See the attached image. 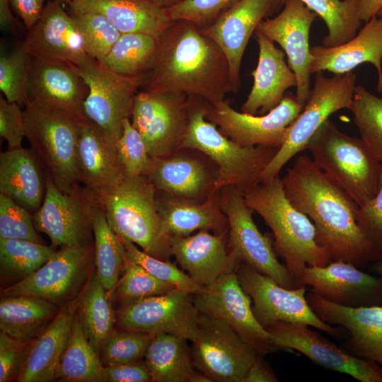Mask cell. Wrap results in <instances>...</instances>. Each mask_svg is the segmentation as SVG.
Returning <instances> with one entry per match:
<instances>
[{
  "instance_id": "obj_15",
  "label": "cell",
  "mask_w": 382,
  "mask_h": 382,
  "mask_svg": "<svg viewBox=\"0 0 382 382\" xmlns=\"http://www.w3.org/2000/svg\"><path fill=\"white\" fill-rule=\"evenodd\" d=\"M95 203L94 196L84 186L71 192H63L46 172L45 195L40 208L33 214L35 226L50 238L54 247L92 245Z\"/></svg>"
},
{
  "instance_id": "obj_34",
  "label": "cell",
  "mask_w": 382,
  "mask_h": 382,
  "mask_svg": "<svg viewBox=\"0 0 382 382\" xmlns=\"http://www.w3.org/2000/svg\"><path fill=\"white\" fill-rule=\"evenodd\" d=\"M68 10H88L105 15L122 33H142L158 38L173 23L168 8L144 0H74Z\"/></svg>"
},
{
  "instance_id": "obj_39",
  "label": "cell",
  "mask_w": 382,
  "mask_h": 382,
  "mask_svg": "<svg viewBox=\"0 0 382 382\" xmlns=\"http://www.w3.org/2000/svg\"><path fill=\"white\" fill-rule=\"evenodd\" d=\"M103 367L99 355L85 335L76 309L69 340L56 374V380L69 382H103Z\"/></svg>"
},
{
  "instance_id": "obj_49",
  "label": "cell",
  "mask_w": 382,
  "mask_h": 382,
  "mask_svg": "<svg viewBox=\"0 0 382 382\" xmlns=\"http://www.w3.org/2000/svg\"><path fill=\"white\" fill-rule=\"evenodd\" d=\"M119 156L126 176L148 175L153 166V158L146 144L129 118L123 122L121 137L117 142Z\"/></svg>"
},
{
  "instance_id": "obj_53",
  "label": "cell",
  "mask_w": 382,
  "mask_h": 382,
  "mask_svg": "<svg viewBox=\"0 0 382 382\" xmlns=\"http://www.w3.org/2000/svg\"><path fill=\"white\" fill-rule=\"evenodd\" d=\"M0 135L7 142L8 149L23 147L25 137L24 112L21 106L6 98H0Z\"/></svg>"
},
{
  "instance_id": "obj_50",
  "label": "cell",
  "mask_w": 382,
  "mask_h": 382,
  "mask_svg": "<svg viewBox=\"0 0 382 382\" xmlns=\"http://www.w3.org/2000/svg\"><path fill=\"white\" fill-rule=\"evenodd\" d=\"M0 238L43 243L35 226L33 214L0 193Z\"/></svg>"
},
{
  "instance_id": "obj_57",
  "label": "cell",
  "mask_w": 382,
  "mask_h": 382,
  "mask_svg": "<svg viewBox=\"0 0 382 382\" xmlns=\"http://www.w3.org/2000/svg\"><path fill=\"white\" fill-rule=\"evenodd\" d=\"M257 354L249 367L243 382H277L279 380L270 364Z\"/></svg>"
},
{
  "instance_id": "obj_3",
  "label": "cell",
  "mask_w": 382,
  "mask_h": 382,
  "mask_svg": "<svg viewBox=\"0 0 382 382\" xmlns=\"http://www.w3.org/2000/svg\"><path fill=\"white\" fill-rule=\"evenodd\" d=\"M243 195L248 207L272 230L275 250L295 279L307 266H325L331 262L328 252L317 243L313 222L286 197L282 178L260 180Z\"/></svg>"
},
{
  "instance_id": "obj_64",
  "label": "cell",
  "mask_w": 382,
  "mask_h": 382,
  "mask_svg": "<svg viewBox=\"0 0 382 382\" xmlns=\"http://www.w3.org/2000/svg\"><path fill=\"white\" fill-rule=\"evenodd\" d=\"M381 66H382V62H381Z\"/></svg>"
},
{
  "instance_id": "obj_45",
  "label": "cell",
  "mask_w": 382,
  "mask_h": 382,
  "mask_svg": "<svg viewBox=\"0 0 382 382\" xmlns=\"http://www.w3.org/2000/svg\"><path fill=\"white\" fill-rule=\"evenodd\" d=\"M32 57L21 44L0 57V90L9 102L21 107L28 100V81Z\"/></svg>"
},
{
  "instance_id": "obj_62",
  "label": "cell",
  "mask_w": 382,
  "mask_h": 382,
  "mask_svg": "<svg viewBox=\"0 0 382 382\" xmlns=\"http://www.w3.org/2000/svg\"><path fill=\"white\" fill-rule=\"evenodd\" d=\"M54 1H56L59 3H60L61 4H66V5H69L74 0H54Z\"/></svg>"
},
{
  "instance_id": "obj_54",
  "label": "cell",
  "mask_w": 382,
  "mask_h": 382,
  "mask_svg": "<svg viewBox=\"0 0 382 382\" xmlns=\"http://www.w3.org/2000/svg\"><path fill=\"white\" fill-rule=\"evenodd\" d=\"M357 221L364 234L382 258V173L377 195L363 206L359 207Z\"/></svg>"
},
{
  "instance_id": "obj_13",
  "label": "cell",
  "mask_w": 382,
  "mask_h": 382,
  "mask_svg": "<svg viewBox=\"0 0 382 382\" xmlns=\"http://www.w3.org/2000/svg\"><path fill=\"white\" fill-rule=\"evenodd\" d=\"M236 274L241 286L253 301L254 315L263 328L283 321L304 324L331 336L341 335L340 329L322 320L311 309L305 285L286 289L243 262Z\"/></svg>"
},
{
  "instance_id": "obj_55",
  "label": "cell",
  "mask_w": 382,
  "mask_h": 382,
  "mask_svg": "<svg viewBox=\"0 0 382 382\" xmlns=\"http://www.w3.org/2000/svg\"><path fill=\"white\" fill-rule=\"evenodd\" d=\"M151 382L147 366L141 360L106 366L103 382Z\"/></svg>"
},
{
  "instance_id": "obj_25",
  "label": "cell",
  "mask_w": 382,
  "mask_h": 382,
  "mask_svg": "<svg viewBox=\"0 0 382 382\" xmlns=\"http://www.w3.org/2000/svg\"><path fill=\"white\" fill-rule=\"evenodd\" d=\"M309 306L324 322L348 330L345 342L351 354L376 362L382 366V306L351 308L340 306L311 291L306 294Z\"/></svg>"
},
{
  "instance_id": "obj_40",
  "label": "cell",
  "mask_w": 382,
  "mask_h": 382,
  "mask_svg": "<svg viewBox=\"0 0 382 382\" xmlns=\"http://www.w3.org/2000/svg\"><path fill=\"white\" fill-rule=\"evenodd\" d=\"M56 252L52 245L0 238L1 283H5L6 287L23 280L46 263Z\"/></svg>"
},
{
  "instance_id": "obj_16",
  "label": "cell",
  "mask_w": 382,
  "mask_h": 382,
  "mask_svg": "<svg viewBox=\"0 0 382 382\" xmlns=\"http://www.w3.org/2000/svg\"><path fill=\"white\" fill-rule=\"evenodd\" d=\"M303 108L295 95L289 92L277 107L262 115L238 112L224 100L214 104L206 102L205 117L224 136L242 146L280 148L289 127Z\"/></svg>"
},
{
  "instance_id": "obj_27",
  "label": "cell",
  "mask_w": 382,
  "mask_h": 382,
  "mask_svg": "<svg viewBox=\"0 0 382 382\" xmlns=\"http://www.w3.org/2000/svg\"><path fill=\"white\" fill-rule=\"evenodd\" d=\"M226 237L206 230L192 236H171L172 255L192 281L203 287L236 272L241 263L231 251Z\"/></svg>"
},
{
  "instance_id": "obj_44",
  "label": "cell",
  "mask_w": 382,
  "mask_h": 382,
  "mask_svg": "<svg viewBox=\"0 0 382 382\" xmlns=\"http://www.w3.org/2000/svg\"><path fill=\"white\" fill-rule=\"evenodd\" d=\"M83 40L87 54L101 62L122 33L103 14L88 10H69Z\"/></svg>"
},
{
  "instance_id": "obj_9",
  "label": "cell",
  "mask_w": 382,
  "mask_h": 382,
  "mask_svg": "<svg viewBox=\"0 0 382 382\" xmlns=\"http://www.w3.org/2000/svg\"><path fill=\"white\" fill-rule=\"evenodd\" d=\"M76 66L88 88L83 105L85 117L117 144L123 122L132 117L136 96L150 72L121 74L88 54Z\"/></svg>"
},
{
  "instance_id": "obj_17",
  "label": "cell",
  "mask_w": 382,
  "mask_h": 382,
  "mask_svg": "<svg viewBox=\"0 0 382 382\" xmlns=\"http://www.w3.org/2000/svg\"><path fill=\"white\" fill-rule=\"evenodd\" d=\"M95 257L94 244L64 245L34 273L1 289V296H32L57 306L70 303L84 286Z\"/></svg>"
},
{
  "instance_id": "obj_18",
  "label": "cell",
  "mask_w": 382,
  "mask_h": 382,
  "mask_svg": "<svg viewBox=\"0 0 382 382\" xmlns=\"http://www.w3.org/2000/svg\"><path fill=\"white\" fill-rule=\"evenodd\" d=\"M198 311L228 323L258 354L282 350L271 334L257 320L251 299L241 286L236 272L219 277L193 295Z\"/></svg>"
},
{
  "instance_id": "obj_31",
  "label": "cell",
  "mask_w": 382,
  "mask_h": 382,
  "mask_svg": "<svg viewBox=\"0 0 382 382\" xmlns=\"http://www.w3.org/2000/svg\"><path fill=\"white\" fill-rule=\"evenodd\" d=\"M158 212L166 233L171 236H187L195 231L206 230L226 236L228 221L221 207L220 190L204 202L176 198L156 190Z\"/></svg>"
},
{
  "instance_id": "obj_41",
  "label": "cell",
  "mask_w": 382,
  "mask_h": 382,
  "mask_svg": "<svg viewBox=\"0 0 382 382\" xmlns=\"http://www.w3.org/2000/svg\"><path fill=\"white\" fill-rule=\"evenodd\" d=\"M158 38L142 33L122 34L100 62L108 69L125 75L149 73L154 64Z\"/></svg>"
},
{
  "instance_id": "obj_60",
  "label": "cell",
  "mask_w": 382,
  "mask_h": 382,
  "mask_svg": "<svg viewBox=\"0 0 382 382\" xmlns=\"http://www.w3.org/2000/svg\"><path fill=\"white\" fill-rule=\"evenodd\" d=\"M144 1L151 2L154 4H156L158 6H161L165 8H169L175 6V4H177L182 0H144Z\"/></svg>"
},
{
  "instance_id": "obj_12",
  "label": "cell",
  "mask_w": 382,
  "mask_h": 382,
  "mask_svg": "<svg viewBox=\"0 0 382 382\" xmlns=\"http://www.w3.org/2000/svg\"><path fill=\"white\" fill-rule=\"evenodd\" d=\"M220 190L221 207L228 221V245L241 261L286 289L300 286L286 265L277 258L270 239L255 224L243 192L232 187Z\"/></svg>"
},
{
  "instance_id": "obj_7",
  "label": "cell",
  "mask_w": 382,
  "mask_h": 382,
  "mask_svg": "<svg viewBox=\"0 0 382 382\" xmlns=\"http://www.w3.org/2000/svg\"><path fill=\"white\" fill-rule=\"evenodd\" d=\"M23 112L25 137L30 149L57 187L71 192L82 184L78 142L83 117L29 100Z\"/></svg>"
},
{
  "instance_id": "obj_23",
  "label": "cell",
  "mask_w": 382,
  "mask_h": 382,
  "mask_svg": "<svg viewBox=\"0 0 382 382\" xmlns=\"http://www.w3.org/2000/svg\"><path fill=\"white\" fill-rule=\"evenodd\" d=\"M21 44L33 57L78 65L87 55L83 37L62 4L49 0Z\"/></svg>"
},
{
  "instance_id": "obj_42",
  "label": "cell",
  "mask_w": 382,
  "mask_h": 382,
  "mask_svg": "<svg viewBox=\"0 0 382 382\" xmlns=\"http://www.w3.org/2000/svg\"><path fill=\"white\" fill-rule=\"evenodd\" d=\"M301 1L326 24L328 35L322 40V46H339L357 34L361 21L357 0Z\"/></svg>"
},
{
  "instance_id": "obj_61",
  "label": "cell",
  "mask_w": 382,
  "mask_h": 382,
  "mask_svg": "<svg viewBox=\"0 0 382 382\" xmlns=\"http://www.w3.org/2000/svg\"><path fill=\"white\" fill-rule=\"evenodd\" d=\"M372 270L380 276H382V260L372 264Z\"/></svg>"
},
{
  "instance_id": "obj_19",
  "label": "cell",
  "mask_w": 382,
  "mask_h": 382,
  "mask_svg": "<svg viewBox=\"0 0 382 382\" xmlns=\"http://www.w3.org/2000/svg\"><path fill=\"white\" fill-rule=\"evenodd\" d=\"M309 327L279 321L265 329L282 351H297L324 368L347 374L361 382H382L380 364L341 349Z\"/></svg>"
},
{
  "instance_id": "obj_58",
  "label": "cell",
  "mask_w": 382,
  "mask_h": 382,
  "mask_svg": "<svg viewBox=\"0 0 382 382\" xmlns=\"http://www.w3.org/2000/svg\"><path fill=\"white\" fill-rule=\"evenodd\" d=\"M19 21L14 17L8 0H0V25L4 30L15 32Z\"/></svg>"
},
{
  "instance_id": "obj_51",
  "label": "cell",
  "mask_w": 382,
  "mask_h": 382,
  "mask_svg": "<svg viewBox=\"0 0 382 382\" xmlns=\"http://www.w3.org/2000/svg\"><path fill=\"white\" fill-rule=\"evenodd\" d=\"M240 0H182L168 8L173 21L186 20L199 28L213 24Z\"/></svg>"
},
{
  "instance_id": "obj_47",
  "label": "cell",
  "mask_w": 382,
  "mask_h": 382,
  "mask_svg": "<svg viewBox=\"0 0 382 382\" xmlns=\"http://www.w3.org/2000/svg\"><path fill=\"white\" fill-rule=\"evenodd\" d=\"M154 336L141 331L113 330L100 348L102 364L106 366L141 360Z\"/></svg>"
},
{
  "instance_id": "obj_48",
  "label": "cell",
  "mask_w": 382,
  "mask_h": 382,
  "mask_svg": "<svg viewBox=\"0 0 382 382\" xmlns=\"http://www.w3.org/2000/svg\"><path fill=\"white\" fill-rule=\"evenodd\" d=\"M118 236V235H117ZM125 246L127 257L157 279L175 286L178 290L191 294L199 293L202 287L195 284L187 273L169 260H163L139 249L132 242L118 236Z\"/></svg>"
},
{
  "instance_id": "obj_8",
  "label": "cell",
  "mask_w": 382,
  "mask_h": 382,
  "mask_svg": "<svg viewBox=\"0 0 382 382\" xmlns=\"http://www.w3.org/2000/svg\"><path fill=\"white\" fill-rule=\"evenodd\" d=\"M356 81L357 76L352 71L332 77L324 76L323 71L316 72L302 111L289 127L284 144L263 170L260 180L279 176L290 159L306 149L311 139L332 113L345 108L350 110Z\"/></svg>"
},
{
  "instance_id": "obj_22",
  "label": "cell",
  "mask_w": 382,
  "mask_h": 382,
  "mask_svg": "<svg viewBox=\"0 0 382 382\" xmlns=\"http://www.w3.org/2000/svg\"><path fill=\"white\" fill-rule=\"evenodd\" d=\"M148 176L156 190L183 199L203 202L217 191V167L197 149L182 148L170 156L153 158Z\"/></svg>"
},
{
  "instance_id": "obj_29",
  "label": "cell",
  "mask_w": 382,
  "mask_h": 382,
  "mask_svg": "<svg viewBox=\"0 0 382 382\" xmlns=\"http://www.w3.org/2000/svg\"><path fill=\"white\" fill-rule=\"evenodd\" d=\"M311 74L328 71L343 74L362 63L372 64L378 73L377 91L382 93V15L366 22L353 38L342 45L311 47Z\"/></svg>"
},
{
  "instance_id": "obj_5",
  "label": "cell",
  "mask_w": 382,
  "mask_h": 382,
  "mask_svg": "<svg viewBox=\"0 0 382 382\" xmlns=\"http://www.w3.org/2000/svg\"><path fill=\"white\" fill-rule=\"evenodd\" d=\"M205 111L206 101L192 97L189 125L181 149H197L216 164L215 190L232 187L244 193L260 181L263 170L279 148L242 146L207 120Z\"/></svg>"
},
{
  "instance_id": "obj_43",
  "label": "cell",
  "mask_w": 382,
  "mask_h": 382,
  "mask_svg": "<svg viewBox=\"0 0 382 382\" xmlns=\"http://www.w3.org/2000/svg\"><path fill=\"white\" fill-rule=\"evenodd\" d=\"M349 110L361 139L382 163V98L357 85Z\"/></svg>"
},
{
  "instance_id": "obj_63",
  "label": "cell",
  "mask_w": 382,
  "mask_h": 382,
  "mask_svg": "<svg viewBox=\"0 0 382 382\" xmlns=\"http://www.w3.org/2000/svg\"><path fill=\"white\" fill-rule=\"evenodd\" d=\"M379 15H382V8L381 9V11H379L377 16H379Z\"/></svg>"
},
{
  "instance_id": "obj_11",
  "label": "cell",
  "mask_w": 382,
  "mask_h": 382,
  "mask_svg": "<svg viewBox=\"0 0 382 382\" xmlns=\"http://www.w3.org/2000/svg\"><path fill=\"white\" fill-rule=\"evenodd\" d=\"M191 342L196 369L212 382H243L258 354L225 321L202 313Z\"/></svg>"
},
{
  "instance_id": "obj_14",
  "label": "cell",
  "mask_w": 382,
  "mask_h": 382,
  "mask_svg": "<svg viewBox=\"0 0 382 382\" xmlns=\"http://www.w3.org/2000/svg\"><path fill=\"white\" fill-rule=\"evenodd\" d=\"M115 313L117 330L154 335L167 333L190 341L197 335L200 314L193 294L176 289L161 295L120 303Z\"/></svg>"
},
{
  "instance_id": "obj_20",
  "label": "cell",
  "mask_w": 382,
  "mask_h": 382,
  "mask_svg": "<svg viewBox=\"0 0 382 382\" xmlns=\"http://www.w3.org/2000/svg\"><path fill=\"white\" fill-rule=\"evenodd\" d=\"M283 4L278 15L260 22L256 30L278 43L286 54L296 78L295 96L303 106L311 90L309 33L318 16L301 0H284Z\"/></svg>"
},
{
  "instance_id": "obj_56",
  "label": "cell",
  "mask_w": 382,
  "mask_h": 382,
  "mask_svg": "<svg viewBox=\"0 0 382 382\" xmlns=\"http://www.w3.org/2000/svg\"><path fill=\"white\" fill-rule=\"evenodd\" d=\"M13 13L21 21L26 30L40 18L45 0H8Z\"/></svg>"
},
{
  "instance_id": "obj_32",
  "label": "cell",
  "mask_w": 382,
  "mask_h": 382,
  "mask_svg": "<svg viewBox=\"0 0 382 382\" xmlns=\"http://www.w3.org/2000/svg\"><path fill=\"white\" fill-rule=\"evenodd\" d=\"M78 299L64 305L46 329L32 340L16 381L49 382L56 380L78 307Z\"/></svg>"
},
{
  "instance_id": "obj_10",
  "label": "cell",
  "mask_w": 382,
  "mask_h": 382,
  "mask_svg": "<svg viewBox=\"0 0 382 382\" xmlns=\"http://www.w3.org/2000/svg\"><path fill=\"white\" fill-rule=\"evenodd\" d=\"M192 97L178 92H139L132 123L144 139L151 158L181 149L190 116Z\"/></svg>"
},
{
  "instance_id": "obj_33",
  "label": "cell",
  "mask_w": 382,
  "mask_h": 382,
  "mask_svg": "<svg viewBox=\"0 0 382 382\" xmlns=\"http://www.w3.org/2000/svg\"><path fill=\"white\" fill-rule=\"evenodd\" d=\"M46 192V172L31 149H8L0 154V193L35 214Z\"/></svg>"
},
{
  "instance_id": "obj_30",
  "label": "cell",
  "mask_w": 382,
  "mask_h": 382,
  "mask_svg": "<svg viewBox=\"0 0 382 382\" xmlns=\"http://www.w3.org/2000/svg\"><path fill=\"white\" fill-rule=\"evenodd\" d=\"M78 162L83 186L93 195L115 187L126 176L117 144L86 117L80 123Z\"/></svg>"
},
{
  "instance_id": "obj_6",
  "label": "cell",
  "mask_w": 382,
  "mask_h": 382,
  "mask_svg": "<svg viewBox=\"0 0 382 382\" xmlns=\"http://www.w3.org/2000/svg\"><path fill=\"white\" fill-rule=\"evenodd\" d=\"M306 149L313 162L359 207L377 195L382 163L361 139L343 133L328 119L311 139Z\"/></svg>"
},
{
  "instance_id": "obj_35",
  "label": "cell",
  "mask_w": 382,
  "mask_h": 382,
  "mask_svg": "<svg viewBox=\"0 0 382 382\" xmlns=\"http://www.w3.org/2000/svg\"><path fill=\"white\" fill-rule=\"evenodd\" d=\"M144 359L151 382H212L196 369L185 338L167 333L154 335Z\"/></svg>"
},
{
  "instance_id": "obj_28",
  "label": "cell",
  "mask_w": 382,
  "mask_h": 382,
  "mask_svg": "<svg viewBox=\"0 0 382 382\" xmlns=\"http://www.w3.org/2000/svg\"><path fill=\"white\" fill-rule=\"evenodd\" d=\"M255 36L259 48L258 61L251 71L253 85L241 110L250 115H262L281 103L289 88L296 87V78L285 62V52L260 32L255 30Z\"/></svg>"
},
{
  "instance_id": "obj_59",
  "label": "cell",
  "mask_w": 382,
  "mask_h": 382,
  "mask_svg": "<svg viewBox=\"0 0 382 382\" xmlns=\"http://www.w3.org/2000/svg\"><path fill=\"white\" fill-rule=\"evenodd\" d=\"M361 21L367 22L378 15L382 8V0H357Z\"/></svg>"
},
{
  "instance_id": "obj_38",
  "label": "cell",
  "mask_w": 382,
  "mask_h": 382,
  "mask_svg": "<svg viewBox=\"0 0 382 382\" xmlns=\"http://www.w3.org/2000/svg\"><path fill=\"white\" fill-rule=\"evenodd\" d=\"M92 226L96 274L110 292L116 287L121 272L125 271L127 255L124 245L110 226L105 212L96 199Z\"/></svg>"
},
{
  "instance_id": "obj_37",
  "label": "cell",
  "mask_w": 382,
  "mask_h": 382,
  "mask_svg": "<svg viewBox=\"0 0 382 382\" xmlns=\"http://www.w3.org/2000/svg\"><path fill=\"white\" fill-rule=\"evenodd\" d=\"M108 293L96 273L86 285L77 308L85 335L98 355L116 323V313Z\"/></svg>"
},
{
  "instance_id": "obj_24",
  "label": "cell",
  "mask_w": 382,
  "mask_h": 382,
  "mask_svg": "<svg viewBox=\"0 0 382 382\" xmlns=\"http://www.w3.org/2000/svg\"><path fill=\"white\" fill-rule=\"evenodd\" d=\"M280 4L283 0H240L213 24L200 28L225 54L235 92L240 87L241 62L250 38Z\"/></svg>"
},
{
  "instance_id": "obj_1",
  "label": "cell",
  "mask_w": 382,
  "mask_h": 382,
  "mask_svg": "<svg viewBox=\"0 0 382 382\" xmlns=\"http://www.w3.org/2000/svg\"><path fill=\"white\" fill-rule=\"evenodd\" d=\"M282 180L288 199L313 222L317 243L331 261L359 268L382 260L357 223L359 206L311 157L298 156Z\"/></svg>"
},
{
  "instance_id": "obj_46",
  "label": "cell",
  "mask_w": 382,
  "mask_h": 382,
  "mask_svg": "<svg viewBox=\"0 0 382 382\" xmlns=\"http://www.w3.org/2000/svg\"><path fill=\"white\" fill-rule=\"evenodd\" d=\"M175 289L174 286L157 279L126 256L124 274L115 288L114 296L120 303H123L161 295Z\"/></svg>"
},
{
  "instance_id": "obj_36",
  "label": "cell",
  "mask_w": 382,
  "mask_h": 382,
  "mask_svg": "<svg viewBox=\"0 0 382 382\" xmlns=\"http://www.w3.org/2000/svg\"><path fill=\"white\" fill-rule=\"evenodd\" d=\"M59 311V306L39 297L1 296L0 330L16 339L30 342L46 329Z\"/></svg>"
},
{
  "instance_id": "obj_52",
  "label": "cell",
  "mask_w": 382,
  "mask_h": 382,
  "mask_svg": "<svg viewBox=\"0 0 382 382\" xmlns=\"http://www.w3.org/2000/svg\"><path fill=\"white\" fill-rule=\"evenodd\" d=\"M30 342L0 332V382L16 379L28 353Z\"/></svg>"
},
{
  "instance_id": "obj_21",
  "label": "cell",
  "mask_w": 382,
  "mask_h": 382,
  "mask_svg": "<svg viewBox=\"0 0 382 382\" xmlns=\"http://www.w3.org/2000/svg\"><path fill=\"white\" fill-rule=\"evenodd\" d=\"M300 286L330 302L351 308L382 304V276L364 272L353 264L331 261L325 266H307L296 278Z\"/></svg>"
},
{
  "instance_id": "obj_26",
  "label": "cell",
  "mask_w": 382,
  "mask_h": 382,
  "mask_svg": "<svg viewBox=\"0 0 382 382\" xmlns=\"http://www.w3.org/2000/svg\"><path fill=\"white\" fill-rule=\"evenodd\" d=\"M27 93L30 101L85 117L88 88L74 64L32 57Z\"/></svg>"
},
{
  "instance_id": "obj_4",
  "label": "cell",
  "mask_w": 382,
  "mask_h": 382,
  "mask_svg": "<svg viewBox=\"0 0 382 382\" xmlns=\"http://www.w3.org/2000/svg\"><path fill=\"white\" fill-rule=\"evenodd\" d=\"M156 190L148 175L125 176L115 187L93 195L114 232L146 253L169 260L170 236L160 216Z\"/></svg>"
},
{
  "instance_id": "obj_2",
  "label": "cell",
  "mask_w": 382,
  "mask_h": 382,
  "mask_svg": "<svg viewBox=\"0 0 382 382\" xmlns=\"http://www.w3.org/2000/svg\"><path fill=\"white\" fill-rule=\"evenodd\" d=\"M150 92H178L216 103L235 92L227 58L193 23L174 21L158 38L154 64L144 85Z\"/></svg>"
}]
</instances>
